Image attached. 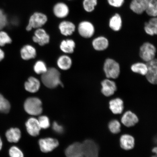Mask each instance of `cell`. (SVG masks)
<instances>
[{
  "instance_id": "44dd1931",
  "label": "cell",
  "mask_w": 157,
  "mask_h": 157,
  "mask_svg": "<svg viewBox=\"0 0 157 157\" xmlns=\"http://www.w3.org/2000/svg\"><path fill=\"white\" fill-rule=\"evenodd\" d=\"M40 82L36 78L30 77L28 81L25 82V87L27 91L31 93H35L38 91L40 87Z\"/></svg>"
},
{
  "instance_id": "cb8c5ba5",
  "label": "cell",
  "mask_w": 157,
  "mask_h": 157,
  "mask_svg": "<svg viewBox=\"0 0 157 157\" xmlns=\"http://www.w3.org/2000/svg\"><path fill=\"white\" fill-rule=\"evenodd\" d=\"M109 25L110 28L115 31H118L121 28L122 21L118 13H116L109 20Z\"/></svg>"
},
{
  "instance_id": "e0dca14e",
  "label": "cell",
  "mask_w": 157,
  "mask_h": 157,
  "mask_svg": "<svg viewBox=\"0 0 157 157\" xmlns=\"http://www.w3.org/2000/svg\"><path fill=\"white\" fill-rule=\"evenodd\" d=\"M121 148L125 150H132L135 146V139L131 135L124 134L122 135L120 139Z\"/></svg>"
},
{
  "instance_id": "f546056e",
  "label": "cell",
  "mask_w": 157,
  "mask_h": 157,
  "mask_svg": "<svg viewBox=\"0 0 157 157\" xmlns=\"http://www.w3.org/2000/svg\"><path fill=\"white\" fill-rule=\"evenodd\" d=\"M10 107L9 102L0 94V112L4 113H8Z\"/></svg>"
},
{
  "instance_id": "4dcf8cb0",
  "label": "cell",
  "mask_w": 157,
  "mask_h": 157,
  "mask_svg": "<svg viewBox=\"0 0 157 157\" xmlns=\"http://www.w3.org/2000/svg\"><path fill=\"white\" fill-rule=\"evenodd\" d=\"M97 3V0H84L83 3V8L87 12H91L95 9Z\"/></svg>"
},
{
  "instance_id": "b9f144b4",
  "label": "cell",
  "mask_w": 157,
  "mask_h": 157,
  "mask_svg": "<svg viewBox=\"0 0 157 157\" xmlns=\"http://www.w3.org/2000/svg\"><path fill=\"white\" fill-rule=\"evenodd\" d=\"M2 146V143L1 139L0 138V150H1Z\"/></svg>"
},
{
  "instance_id": "8992f818",
  "label": "cell",
  "mask_w": 157,
  "mask_h": 157,
  "mask_svg": "<svg viewBox=\"0 0 157 157\" xmlns=\"http://www.w3.org/2000/svg\"><path fill=\"white\" fill-rule=\"evenodd\" d=\"M156 49L154 45L149 42H145L140 47L139 55L142 59L146 62L155 58Z\"/></svg>"
},
{
  "instance_id": "ab89813d",
  "label": "cell",
  "mask_w": 157,
  "mask_h": 157,
  "mask_svg": "<svg viewBox=\"0 0 157 157\" xmlns=\"http://www.w3.org/2000/svg\"><path fill=\"white\" fill-rule=\"evenodd\" d=\"M5 57L4 52L0 49V61L2 60Z\"/></svg>"
},
{
  "instance_id": "d6986e66",
  "label": "cell",
  "mask_w": 157,
  "mask_h": 157,
  "mask_svg": "<svg viewBox=\"0 0 157 157\" xmlns=\"http://www.w3.org/2000/svg\"><path fill=\"white\" fill-rule=\"evenodd\" d=\"M110 109L114 114L122 113L124 109V103L122 99L119 98L111 100L109 102Z\"/></svg>"
},
{
  "instance_id": "52a82bcc",
  "label": "cell",
  "mask_w": 157,
  "mask_h": 157,
  "mask_svg": "<svg viewBox=\"0 0 157 157\" xmlns=\"http://www.w3.org/2000/svg\"><path fill=\"white\" fill-rule=\"evenodd\" d=\"M147 71L146 78L149 83L156 84L157 82V61L156 59L147 62Z\"/></svg>"
},
{
  "instance_id": "5b68a950",
  "label": "cell",
  "mask_w": 157,
  "mask_h": 157,
  "mask_svg": "<svg viewBox=\"0 0 157 157\" xmlns=\"http://www.w3.org/2000/svg\"><path fill=\"white\" fill-rule=\"evenodd\" d=\"M48 21L47 16L42 13L36 12L31 16L29 19L26 30L30 31L33 29L41 28Z\"/></svg>"
},
{
  "instance_id": "6da1fadb",
  "label": "cell",
  "mask_w": 157,
  "mask_h": 157,
  "mask_svg": "<svg viewBox=\"0 0 157 157\" xmlns=\"http://www.w3.org/2000/svg\"><path fill=\"white\" fill-rule=\"evenodd\" d=\"M59 72L54 68L48 69L44 73L42 74L41 79L43 84L46 87L54 88L60 85L63 86L60 80Z\"/></svg>"
},
{
  "instance_id": "74e56055",
  "label": "cell",
  "mask_w": 157,
  "mask_h": 157,
  "mask_svg": "<svg viewBox=\"0 0 157 157\" xmlns=\"http://www.w3.org/2000/svg\"><path fill=\"white\" fill-rule=\"evenodd\" d=\"M109 4L113 7L119 8L124 3V0H107Z\"/></svg>"
},
{
  "instance_id": "ffe728a7",
  "label": "cell",
  "mask_w": 157,
  "mask_h": 157,
  "mask_svg": "<svg viewBox=\"0 0 157 157\" xmlns=\"http://www.w3.org/2000/svg\"><path fill=\"white\" fill-rule=\"evenodd\" d=\"M59 29L62 34L67 36L73 34L75 31V26L71 21H64L59 25Z\"/></svg>"
},
{
  "instance_id": "603a6c76",
  "label": "cell",
  "mask_w": 157,
  "mask_h": 157,
  "mask_svg": "<svg viewBox=\"0 0 157 157\" xmlns=\"http://www.w3.org/2000/svg\"><path fill=\"white\" fill-rule=\"evenodd\" d=\"M144 29L145 32L151 36L157 34V19L156 17H152L148 22L145 23Z\"/></svg>"
},
{
  "instance_id": "83f0119b",
  "label": "cell",
  "mask_w": 157,
  "mask_h": 157,
  "mask_svg": "<svg viewBox=\"0 0 157 157\" xmlns=\"http://www.w3.org/2000/svg\"><path fill=\"white\" fill-rule=\"evenodd\" d=\"M131 70L134 73L145 76L147 71V64L142 62H138L133 64L131 66Z\"/></svg>"
},
{
  "instance_id": "f35d334b",
  "label": "cell",
  "mask_w": 157,
  "mask_h": 157,
  "mask_svg": "<svg viewBox=\"0 0 157 157\" xmlns=\"http://www.w3.org/2000/svg\"><path fill=\"white\" fill-rule=\"evenodd\" d=\"M52 128L57 133H61L63 132V128L61 125L58 124L56 122H54L52 125Z\"/></svg>"
},
{
  "instance_id": "ac0fdd59",
  "label": "cell",
  "mask_w": 157,
  "mask_h": 157,
  "mask_svg": "<svg viewBox=\"0 0 157 157\" xmlns=\"http://www.w3.org/2000/svg\"><path fill=\"white\" fill-rule=\"evenodd\" d=\"M92 45L95 50L102 51L106 50L109 47V41L105 37L99 36L94 39Z\"/></svg>"
},
{
  "instance_id": "836d02e7",
  "label": "cell",
  "mask_w": 157,
  "mask_h": 157,
  "mask_svg": "<svg viewBox=\"0 0 157 157\" xmlns=\"http://www.w3.org/2000/svg\"><path fill=\"white\" fill-rule=\"evenodd\" d=\"M12 40L9 35L4 31H0V46H3L7 44H11Z\"/></svg>"
},
{
  "instance_id": "d6a6232c",
  "label": "cell",
  "mask_w": 157,
  "mask_h": 157,
  "mask_svg": "<svg viewBox=\"0 0 157 157\" xmlns=\"http://www.w3.org/2000/svg\"><path fill=\"white\" fill-rule=\"evenodd\" d=\"M34 69L35 72L38 74L42 75L48 70L46 64L42 61H38L36 62L35 64Z\"/></svg>"
},
{
  "instance_id": "e575fe53",
  "label": "cell",
  "mask_w": 157,
  "mask_h": 157,
  "mask_svg": "<svg viewBox=\"0 0 157 157\" xmlns=\"http://www.w3.org/2000/svg\"><path fill=\"white\" fill-rule=\"evenodd\" d=\"M38 120L41 129H46L50 127V121L48 117L42 116L39 117Z\"/></svg>"
},
{
  "instance_id": "3957f363",
  "label": "cell",
  "mask_w": 157,
  "mask_h": 157,
  "mask_svg": "<svg viewBox=\"0 0 157 157\" xmlns=\"http://www.w3.org/2000/svg\"><path fill=\"white\" fill-rule=\"evenodd\" d=\"M24 109L29 115L33 116L40 115L43 111L42 101L38 98H29L25 101Z\"/></svg>"
},
{
  "instance_id": "277c9868",
  "label": "cell",
  "mask_w": 157,
  "mask_h": 157,
  "mask_svg": "<svg viewBox=\"0 0 157 157\" xmlns=\"http://www.w3.org/2000/svg\"><path fill=\"white\" fill-rule=\"evenodd\" d=\"M82 144L81 157H98L99 147L94 141L90 139L84 141Z\"/></svg>"
},
{
  "instance_id": "8d00e7d4",
  "label": "cell",
  "mask_w": 157,
  "mask_h": 157,
  "mask_svg": "<svg viewBox=\"0 0 157 157\" xmlns=\"http://www.w3.org/2000/svg\"><path fill=\"white\" fill-rule=\"evenodd\" d=\"M7 19L6 15L2 10L0 9V30H2L6 25Z\"/></svg>"
},
{
  "instance_id": "2e32d148",
  "label": "cell",
  "mask_w": 157,
  "mask_h": 157,
  "mask_svg": "<svg viewBox=\"0 0 157 157\" xmlns=\"http://www.w3.org/2000/svg\"><path fill=\"white\" fill-rule=\"evenodd\" d=\"M53 12L56 16L58 18L66 17L69 13V9L67 5L62 2L58 3L54 6Z\"/></svg>"
},
{
  "instance_id": "d4e9b609",
  "label": "cell",
  "mask_w": 157,
  "mask_h": 157,
  "mask_svg": "<svg viewBox=\"0 0 157 157\" xmlns=\"http://www.w3.org/2000/svg\"><path fill=\"white\" fill-rule=\"evenodd\" d=\"M8 141L11 143H17L21 137V132L17 128H11L6 133Z\"/></svg>"
},
{
  "instance_id": "1f68e13d",
  "label": "cell",
  "mask_w": 157,
  "mask_h": 157,
  "mask_svg": "<svg viewBox=\"0 0 157 157\" xmlns=\"http://www.w3.org/2000/svg\"><path fill=\"white\" fill-rule=\"evenodd\" d=\"M109 128L111 132L113 134H117L121 131V123L117 120H113L109 123Z\"/></svg>"
},
{
  "instance_id": "7c38bea8",
  "label": "cell",
  "mask_w": 157,
  "mask_h": 157,
  "mask_svg": "<svg viewBox=\"0 0 157 157\" xmlns=\"http://www.w3.org/2000/svg\"><path fill=\"white\" fill-rule=\"evenodd\" d=\"M150 0H132L130 8L133 12L141 14L146 11Z\"/></svg>"
},
{
  "instance_id": "60d3db41",
  "label": "cell",
  "mask_w": 157,
  "mask_h": 157,
  "mask_svg": "<svg viewBox=\"0 0 157 157\" xmlns=\"http://www.w3.org/2000/svg\"><path fill=\"white\" fill-rule=\"evenodd\" d=\"M152 152L153 153H155L156 155L157 154V148L156 147H155L154 148H153L152 150Z\"/></svg>"
},
{
  "instance_id": "ba28073f",
  "label": "cell",
  "mask_w": 157,
  "mask_h": 157,
  "mask_svg": "<svg viewBox=\"0 0 157 157\" xmlns=\"http://www.w3.org/2000/svg\"><path fill=\"white\" fill-rule=\"evenodd\" d=\"M78 30L80 36L84 38H89L93 36L95 28L93 25L90 21H84L79 23Z\"/></svg>"
},
{
  "instance_id": "4316f807",
  "label": "cell",
  "mask_w": 157,
  "mask_h": 157,
  "mask_svg": "<svg viewBox=\"0 0 157 157\" xmlns=\"http://www.w3.org/2000/svg\"><path fill=\"white\" fill-rule=\"evenodd\" d=\"M72 60L69 57L63 56L59 58L57 61L58 67L61 69L66 70L70 69L72 65Z\"/></svg>"
},
{
  "instance_id": "9a60e30c",
  "label": "cell",
  "mask_w": 157,
  "mask_h": 157,
  "mask_svg": "<svg viewBox=\"0 0 157 157\" xmlns=\"http://www.w3.org/2000/svg\"><path fill=\"white\" fill-rule=\"evenodd\" d=\"M138 121L139 119L137 115L131 111L126 112L121 118V122L128 127L134 126Z\"/></svg>"
},
{
  "instance_id": "7bdbcfd3",
  "label": "cell",
  "mask_w": 157,
  "mask_h": 157,
  "mask_svg": "<svg viewBox=\"0 0 157 157\" xmlns=\"http://www.w3.org/2000/svg\"><path fill=\"white\" fill-rule=\"evenodd\" d=\"M152 157H157V156H156H156H152Z\"/></svg>"
},
{
  "instance_id": "d590c367",
  "label": "cell",
  "mask_w": 157,
  "mask_h": 157,
  "mask_svg": "<svg viewBox=\"0 0 157 157\" xmlns=\"http://www.w3.org/2000/svg\"><path fill=\"white\" fill-rule=\"evenodd\" d=\"M9 154L10 157H24L22 151L15 146H13L10 149Z\"/></svg>"
},
{
  "instance_id": "7a4b0ae2",
  "label": "cell",
  "mask_w": 157,
  "mask_h": 157,
  "mask_svg": "<svg viewBox=\"0 0 157 157\" xmlns=\"http://www.w3.org/2000/svg\"><path fill=\"white\" fill-rule=\"evenodd\" d=\"M103 70L108 78L115 79L120 74V66L118 63L113 59L108 58L105 60Z\"/></svg>"
},
{
  "instance_id": "7402d4cb",
  "label": "cell",
  "mask_w": 157,
  "mask_h": 157,
  "mask_svg": "<svg viewBox=\"0 0 157 157\" xmlns=\"http://www.w3.org/2000/svg\"><path fill=\"white\" fill-rule=\"evenodd\" d=\"M21 53L23 59L28 60L34 58L36 56L35 49L30 45H25L21 49Z\"/></svg>"
},
{
  "instance_id": "f1b7e54d",
  "label": "cell",
  "mask_w": 157,
  "mask_h": 157,
  "mask_svg": "<svg viewBox=\"0 0 157 157\" xmlns=\"http://www.w3.org/2000/svg\"><path fill=\"white\" fill-rule=\"evenodd\" d=\"M145 11L149 16L152 17H156L157 15V0H150Z\"/></svg>"
},
{
  "instance_id": "9c48e42d",
  "label": "cell",
  "mask_w": 157,
  "mask_h": 157,
  "mask_svg": "<svg viewBox=\"0 0 157 157\" xmlns=\"http://www.w3.org/2000/svg\"><path fill=\"white\" fill-rule=\"evenodd\" d=\"M39 144L42 152L48 153L56 148L58 146L59 142L56 139L49 137L40 139L39 140Z\"/></svg>"
},
{
  "instance_id": "4fadbf2b",
  "label": "cell",
  "mask_w": 157,
  "mask_h": 157,
  "mask_svg": "<svg viewBox=\"0 0 157 157\" xmlns=\"http://www.w3.org/2000/svg\"><path fill=\"white\" fill-rule=\"evenodd\" d=\"M27 130L29 134L33 136H36L39 134L41 129L38 119L34 117L29 119L25 124Z\"/></svg>"
},
{
  "instance_id": "8fae6325",
  "label": "cell",
  "mask_w": 157,
  "mask_h": 157,
  "mask_svg": "<svg viewBox=\"0 0 157 157\" xmlns=\"http://www.w3.org/2000/svg\"><path fill=\"white\" fill-rule=\"evenodd\" d=\"M33 39L34 42L38 43L41 46H43L49 42L50 36L44 29L39 28L35 31Z\"/></svg>"
},
{
  "instance_id": "5bb4252c",
  "label": "cell",
  "mask_w": 157,
  "mask_h": 157,
  "mask_svg": "<svg viewBox=\"0 0 157 157\" xmlns=\"http://www.w3.org/2000/svg\"><path fill=\"white\" fill-rule=\"evenodd\" d=\"M82 153V143L76 142L70 145L65 151L67 157H81Z\"/></svg>"
},
{
  "instance_id": "484cf974",
  "label": "cell",
  "mask_w": 157,
  "mask_h": 157,
  "mask_svg": "<svg viewBox=\"0 0 157 157\" xmlns=\"http://www.w3.org/2000/svg\"><path fill=\"white\" fill-rule=\"evenodd\" d=\"M75 47V42L71 39L63 41L60 45V48L62 52L68 54L72 53Z\"/></svg>"
},
{
  "instance_id": "30bf717a",
  "label": "cell",
  "mask_w": 157,
  "mask_h": 157,
  "mask_svg": "<svg viewBox=\"0 0 157 157\" xmlns=\"http://www.w3.org/2000/svg\"><path fill=\"white\" fill-rule=\"evenodd\" d=\"M101 85V93L105 97H109L113 95L117 90L115 82L109 78H107L102 81Z\"/></svg>"
}]
</instances>
